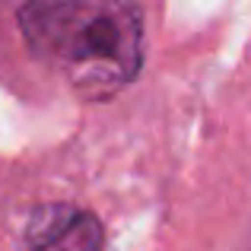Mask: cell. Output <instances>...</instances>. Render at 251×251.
Segmentation results:
<instances>
[{"label": "cell", "mask_w": 251, "mask_h": 251, "mask_svg": "<svg viewBox=\"0 0 251 251\" xmlns=\"http://www.w3.org/2000/svg\"><path fill=\"white\" fill-rule=\"evenodd\" d=\"M105 229L86 210H48V226L32 232V251H102Z\"/></svg>", "instance_id": "cell-2"}, {"label": "cell", "mask_w": 251, "mask_h": 251, "mask_svg": "<svg viewBox=\"0 0 251 251\" xmlns=\"http://www.w3.org/2000/svg\"><path fill=\"white\" fill-rule=\"evenodd\" d=\"M32 57L54 70L74 96L105 102L143 67V13L118 0H35L19 6Z\"/></svg>", "instance_id": "cell-1"}]
</instances>
